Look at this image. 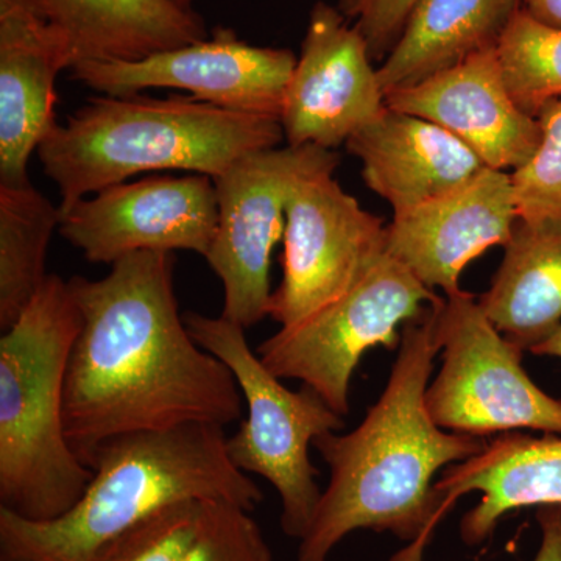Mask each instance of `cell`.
<instances>
[{
	"label": "cell",
	"instance_id": "obj_1",
	"mask_svg": "<svg viewBox=\"0 0 561 561\" xmlns=\"http://www.w3.org/2000/svg\"><path fill=\"white\" fill-rule=\"evenodd\" d=\"M173 265L169 251H138L105 278L69 279L81 327L66 371L65 431L87 467L121 435L242 419L234 375L179 312Z\"/></svg>",
	"mask_w": 561,
	"mask_h": 561
},
{
	"label": "cell",
	"instance_id": "obj_2",
	"mask_svg": "<svg viewBox=\"0 0 561 561\" xmlns=\"http://www.w3.org/2000/svg\"><path fill=\"white\" fill-rule=\"evenodd\" d=\"M430 308L402 328L389 382L359 426L313 442L330 467V482L297 561H328L343 538L364 529L408 541L391 561H423L438 524L435 474L485 448V438L442 430L427 412L426 390L440 351Z\"/></svg>",
	"mask_w": 561,
	"mask_h": 561
},
{
	"label": "cell",
	"instance_id": "obj_3",
	"mask_svg": "<svg viewBox=\"0 0 561 561\" xmlns=\"http://www.w3.org/2000/svg\"><path fill=\"white\" fill-rule=\"evenodd\" d=\"M81 500L60 518L31 522L0 508V561H88L106 542L186 501L253 512L260 486L231 463L224 426L192 423L111 438L95 451Z\"/></svg>",
	"mask_w": 561,
	"mask_h": 561
},
{
	"label": "cell",
	"instance_id": "obj_4",
	"mask_svg": "<svg viewBox=\"0 0 561 561\" xmlns=\"http://www.w3.org/2000/svg\"><path fill=\"white\" fill-rule=\"evenodd\" d=\"M279 117L194 98H92L41 144L43 171L60 190L61 219L76 203L139 173L217 179L236 161L283 142Z\"/></svg>",
	"mask_w": 561,
	"mask_h": 561
},
{
	"label": "cell",
	"instance_id": "obj_5",
	"mask_svg": "<svg viewBox=\"0 0 561 561\" xmlns=\"http://www.w3.org/2000/svg\"><path fill=\"white\" fill-rule=\"evenodd\" d=\"M80 327L69 280L49 273L0 339V508L31 522L68 513L94 474L65 431L66 371Z\"/></svg>",
	"mask_w": 561,
	"mask_h": 561
},
{
	"label": "cell",
	"instance_id": "obj_6",
	"mask_svg": "<svg viewBox=\"0 0 561 561\" xmlns=\"http://www.w3.org/2000/svg\"><path fill=\"white\" fill-rule=\"evenodd\" d=\"M183 319L194 341L230 368L245 398L249 416L227 437L231 463L272 483L280 501V529L300 541L323 493L309 448L321 435L342 431L343 416L312 387L287 389L250 348L245 330L234 321L198 312H186Z\"/></svg>",
	"mask_w": 561,
	"mask_h": 561
},
{
	"label": "cell",
	"instance_id": "obj_7",
	"mask_svg": "<svg viewBox=\"0 0 561 561\" xmlns=\"http://www.w3.org/2000/svg\"><path fill=\"white\" fill-rule=\"evenodd\" d=\"M432 335L443 353L426 390L437 426L471 437L518 430L561 434V401L541 390L513 345L468 291L443 295L430 308Z\"/></svg>",
	"mask_w": 561,
	"mask_h": 561
},
{
	"label": "cell",
	"instance_id": "obj_8",
	"mask_svg": "<svg viewBox=\"0 0 561 561\" xmlns=\"http://www.w3.org/2000/svg\"><path fill=\"white\" fill-rule=\"evenodd\" d=\"M440 298L386 253L343 297L261 343L257 356L279 379L312 387L345 416L354 370L375 346L400 348L402 328Z\"/></svg>",
	"mask_w": 561,
	"mask_h": 561
},
{
	"label": "cell",
	"instance_id": "obj_9",
	"mask_svg": "<svg viewBox=\"0 0 561 561\" xmlns=\"http://www.w3.org/2000/svg\"><path fill=\"white\" fill-rule=\"evenodd\" d=\"M337 151L317 146L254 151L214 179L219 221L206 254L225 290L224 313L243 330L268 316L272 254L286 231L295 184L320 169H337Z\"/></svg>",
	"mask_w": 561,
	"mask_h": 561
},
{
	"label": "cell",
	"instance_id": "obj_10",
	"mask_svg": "<svg viewBox=\"0 0 561 561\" xmlns=\"http://www.w3.org/2000/svg\"><path fill=\"white\" fill-rule=\"evenodd\" d=\"M335 169L302 176L290 192L283 279L268 316L291 328L343 297L386 253L387 225L334 179Z\"/></svg>",
	"mask_w": 561,
	"mask_h": 561
},
{
	"label": "cell",
	"instance_id": "obj_11",
	"mask_svg": "<svg viewBox=\"0 0 561 561\" xmlns=\"http://www.w3.org/2000/svg\"><path fill=\"white\" fill-rule=\"evenodd\" d=\"M297 57L287 49L251 46L231 28L138 61H80L72 79L108 95L181 90L195 101L279 117Z\"/></svg>",
	"mask_w": 561,
	"mask_h": 561
},
{
	"label": "cell",
	"instance_id": "obj_12",
	"mask_svg": "<svg viewBox=\"0 0 561 561\" xmlns=\"http://www.w3.org/2000/svg\"><path fill=\"white\" fill-rule=\"evenodd\" d=\"M219 221L210 176L153 175L83 198L62 216L60 234L87 261L108 264L138 251H194L206 257Z\"/></svg>",
	"mask_w": 561,
	"mask_h": 561
},
{
	"label": "cell",
	"instance_id": "obj_13",
	"mask_svg": "<svg viewBox=\"0 0 561 561\" xmlns=\"http://www.w3.org/2000/svg\"><path fill=\"white\" fill-rule=\"evenodd\" d=\"M327 2L309 16L279 121L291 147L335 150L386 110V91L367 41Z\"/></svg>",
	"mask_w": 561,
	"mask_h": 561
},
{
	"label": "cell",
	"instance_id": "obj_14",
	"mask_svg": "<svg viewBox=\"0 0 561 561\" xmlns=\"http://www.w3.org/2000/svg\"><path fill=\"white\" fill-rule=\"evenodd\" d=\"M518 224L511 172L483 169L470 183L405 213L387 225L386 251L443 295L460 290L468 264L508 242Z\"/></svg>",
	"mask_w": 561,
	"mask_h": 561
},
{
	"label": "cell",
	"instance_id": "obj_15",
	"mask_svg": "<svg viewBox=\"0 0 561 561\" xmlns=\"http://www.w3.org/2000/svg\"><path fill=\"white\" fill-rule=\"evenodd\" d=\"M386 105L445 128L494 171H516L540 144V124L507 90L497 47L389 92Z\"/></svg>",
	"mask_w": 561,
	"mask_h": 561
},
{
	"label": "cell",
	"instance_id": "obj_16",
	"mask_svg": "<svg viewBox=\"0 0 561 561\" xmlns=\"http://www.w3.org/2000/svg\"><path fill=\"white\" fill-rule=\"evenodd\" d=\"M76 65L36 0H0V183L31 181L28 161L57 125L58 76Z\"/></svg>",
	"mask_w": 561,
	"mask_h": 561
},
{
	"label": "cell",
	"instance_id": "obj_17",
	"mask_svg": "<svg viewBox=\"0 0 561 561\" xmlns=\"http://www.w3.org/2000/svg\"><path fill=\"white\" fill-rule=\"evenodd\" d=\"M345 147L360 161L368 190L389 203L393 216L459 190L486 169L445 128L389 106Z\"/></svg>",
	"mask_w": 561,
	"mask_h": 561
},
{
	"label": "cell",
	"instance_id": "obj_18",
	"mask_svg": "<svg viewBox=\"0 0 561 561\" xmlns=\"http://www.w3.org/2000/svg\"><path fill=\"white\" fill-rule=\"evenodd\" d=\"M472 491L481 493V500L460 522V538L468 546L489 540L508 513L561 505V434L504 432L481 453L445 468L434 483L438 522Z\"/></svg>",
	"mask_w": 561,
	"mask_h": 561
},
{
	"label": "cell",
	"instance_id": "obj_19",
	"mask_svg": "<svg viewBox=\"0 0 561 561\" xmlns=\"http://www.w3.org/2000/svg\"><path fill=\"white\" fill-rule=\"evenodd\" d=\"M80 61H138L208 38L205 21L172 0H36Z\"/></svg>",
	"mask_w": 561,
	"mask_h": 561
},
{
	"label": "cell",
	"instance_id": "obj_20",
	"mask_svg": "<svg viewBox=\"0 0 561 561\" xmlns=\"http://www.w3.org/2000/svg\"><path fill=\"white\" fill-rule=\"evenodd\" d=\"M479 305L497 331L531 351L561 327V221L518 220Z\"/></svg>",
	"mask_w": 561,
	"mask_h": 561
},
{
	"label": "cell",
	"instance_id": "obj_21",
	"mask_svg": "<svg viewBox=\"0 0 561 561\" xmlns=\"http://www.w3.org/2000/svg\"><path fill=\"white\" fill-rule=\"evenodd\" d=\"M519 0H419L378 68L386 94L500 44Z\"/></svg>",
	"mask_w": 561,
	"mask_h": 561
},
{
	"label": "cell",
	"instance_id": "obj_22",
	"mask_svg": "<svg viewBox=\"0 0 561 561\" xmlns=\"http://www.w3.org/2000/svg\"><path fill=\"white\" fill-rule=\"evenodd\" d=\"M60 224V206L41 194L32 181L0 183V328L3 331L20 320L49 276L47 250Z\"/></svg>",
	"mask_w": 561,
	"mask_h": 561
},
{
	"label": "cell",
	"instance_id": "obj_23",
	"mask_svg": "<svg viewBox=\"0 0 561 561\" xmlns=\"http://www.w3.org/2000/svg\"><path fill=\"white\" fill-rule=\"evenodd\" d=\"M505 84L516 105L537 119L542 106L561 99V28L513 14L497 44Z\"/></svg>",
	"mask_w": 561,
	"mask_h": 561
},
{
	"label": "cell",
	"instance_id": "obj_24",
	"mask_svg": "<svg viewBox=\"0 0 561 561\" xmlns=\"http://www.w3.org/2000/svg\"><path fill=\"white\" fill-rule=\"evenodd\" d=\"M537 121V150L511 172L518 220L561 221V99L542 106Z\"/></svg>",
	"mask_w": 561,
	"mask_h": 561
},
{
	"label": "cell",
	"instance_id": "obj_25",
	"mask_svg": "<svg viewBox=\"0 0 561 561\" xmlns=\"http://www.w3.org/2000/svg\"><path fill=\"white\" fill-rule=\"evenodd\" d=\"M202 504L169 505L106 542L88 561H181L197 535Z\"/></svg>",
	"mask_w": 561,
	"mask_h": 561
},
{
	"label": "cell",
	"instance_id": "obj_26",
	"mask_svg": "<svg viewBox=\"0 0 561 561\" xmlns=\"http://www.w3.org/2000/svg\"><path fill=\"white\" fill-rule=\"evenodd\" d=\"M181 561H273V553L250 511L203 501L197 535Z\"/></svg>",
	"mask_w": 561,
	"mask_h": 561
},
{
	"label": "cell",
	"instance_id": "obj_27",
	"mask_svg": "<svg viewBox=\"0 0 561 561\" xmlns=\"http://www.w3.org/2000/svg\"><path fill=\"white\" fill-rule=\"evenodd\" d=\"M419 0H367L356 27L367 41L373 60H381L400 38L409 14Z\"/></svg>",
	"mask_w": 561,
	"mask_h": 561
},
{
	"label": "cell",
	"instance_id": "obj_28",
	"mask_svg": "<svg viewBox=\"0 0 561 561\" xmlns=\"http://www.w3.org/2000/svg\"><path fill=\"white\" fill-rule=\"evenodd\" d=\"M540 548L531 561H561V505L537 508Z\"/></svg>",
	"mask_w": 561,
	"mask_h": 561
},
{
	"label": "cell",
	"instance_id": "obj_29",
	"mask_svg": "<svg viewBox=\"0 0 561 561\" xmlns=\"http://www.w3.org/2000/svg\"><path fill=\"white\" fill-rule=\"evenodd\" d=\"M519 2L535 20L561 28V0H519Z\"/></svg>",
	"mask_w": 561,
	"mask_h": 561
},
{
	"label": "cell",
	"instance_id": "obj_30",
	"mask_svg": "<svg viewBox=\"0 0 561 561\" xmlns=\"http://www.w3.org/2000/svg\"><path fill=\"white\" fill-rule=\"evenodd\" d=\"M530 353L537 354V356L559 357L561 359V327L557 328L540 345L535 346Z\"/></svg>",
	"mask_w": 561,
	"mask_h": 561
},
{
	"label": "cell",
	"instance_id": "obj_31",
	"mask_svg": "<svg viewBox=\"0 0 561 561\" xmlns=\"http://www.w3.org/2000/svg\"><path fill=\"white\" fill-rule=\"evenodd\" d=\"M365 2H367V0H339V10H341L348 20H356L362 9H364Z\"/></svg>",
	"mask_w": 561,
	"mask_h": 561
},
{
	"label": "cell",
	"instance_id": "obj_32",
	"mask_svg": "<svg viewBox=\"0 0 561 561\" xmlns=\"http://www.w3.org/2000/svg\"><path fill=\"white\" fill-rule=\"evenodd\" d=\"M172 2H175L181 9L194 10L192 9V2H194V0H172Z\"/></svg>",
	"mask_w": 561,
	"mask_h": 561
}]
</instances>
